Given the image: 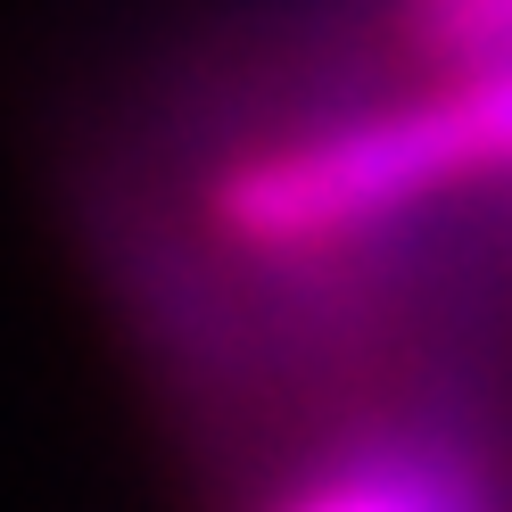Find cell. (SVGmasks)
Here are the masks:
<instances>
[{
  "instance_id": "cell-2",
  "label": "cell",
  "mask_w": 512,
  "mask_h": 512,
  "mask_svg": "<svg viewBox=\"0 0 512 512\" xmlns=\"http://www.w3.org/2000/svg\"><path fill=\"white\" fill-rule=\"evenodd\" d=\"M380 42L405 58L389 83H463L512 67V0H380Z\"/></svg>"
},
{
  "instance_id": "cell-1",
  "label": "cell",
  "mask_w": 512,
  "mask_h": 512,
  "mask_svg": "<svg viewBox=\"0 0 512 512\" xmlns=\"http://www.w3.org/2000/svg\"><path fill=\"white\" fill-rule=\"evenodd\" d=\"M471 199H512V67L380 83L248 124L207 166V248L240 290H347Z\"/></svg>"
}]
</instances>
